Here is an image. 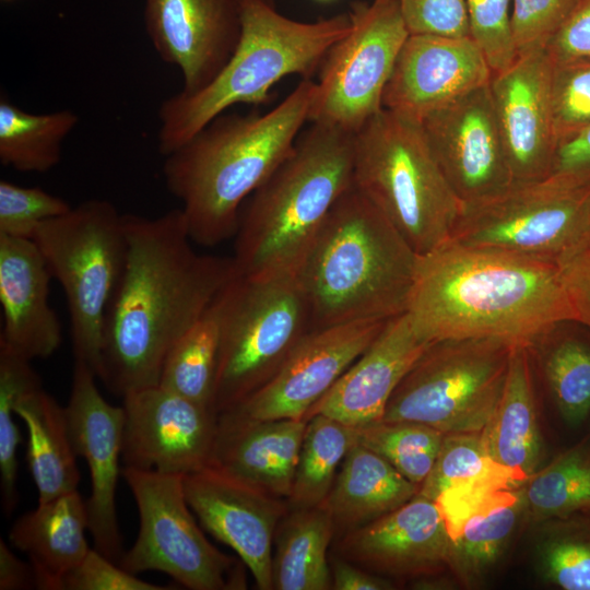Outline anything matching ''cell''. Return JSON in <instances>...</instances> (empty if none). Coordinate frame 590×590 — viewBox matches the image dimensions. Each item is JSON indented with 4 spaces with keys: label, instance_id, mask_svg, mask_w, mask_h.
Instances as JSON below:
<instances>
[{
    "label": "cell",
    "instance_id": "obj_1",
    "mask_svg": "<svg viewBox=\"0 0 590 590\" xmlns=\"http://www.w3.org/2000/svg\"><path fill=\"white\" fill-rule=\"evenodd\" d=\"M127 252L109 304L99 379L117 396L155 386L176 341L238 273L232 258L193 248L180 209L123 214Z\"/></svg>",
    "mask_w": 590,
    "mask_h": 590
},
{
    "label": "cell",
    "instance_id": "obj_2",
    "mask_svg": "<svg viewBox=\"0 0 590 590\" xmlns=\"http://www.w3.org/2000/svg\"><path fill=\"white\" fill-rule=\"evenodd\" d=\"M405 312L432 342L487 338L528 347L577 321L559 264L451 240L418 256Z\"/></svg>",
    "mask_w": 590,
    "mask_h": 590
},
{
    "label": "cell",
    "instance_id": "obj_3",
    "mask_svg": "<svg viewBox=\"0 0 590 590\" xmlns=\"http://www.w3.org/2000/svg\"><path fill=\"white\" fill-rule=\"evenodd\" d=\"M315 88L302 79L268 113H224L165 156L166 187L180 201L194 244L213 247L236 234L244 202L293 150Z\"/></svg>",
    "mask_w": 590,
    "mask_h": 590
},
{
    "label": "cell",
    "instance_id": "obj_4",
    "mask_svg": "<svg viewBox=\"0 0 590 590\" xmlns=\"http://www.w3.org/2000/svg\"><path fill=\"white\" fill-rule=\"evenodd\" d=\"M418 255L353 185L333 205L296 278L311 329L406 311Z\"/></svg>",
    "mask_w": 590,
    "mask_h": 590
},
{
    "label": "cell",
    "instance_id": "obj_5",
    "mask_svg": "<svg viewBox=\"0 0 590 590\" xmlns=\"http://www.w3.org/2000/svg\"><path fill=\"white\" fill-rule=\"evenodd\" d=\"M354 133L311 123L245 201L233 257L251 278L296 275L337 201L353 186Z\"/></svg>",
    "mask_w": 590,
    "mask_h": 590
},
{
    "label": "cell",
    "instance_id": "obj_6",
    "mask_svg": "<svg viewBox=\"0 0 590 590\" xmlns=\"http://www.w3.org/2000/svg\"><path fill=\"white\" fill-rule=\"evenodd\" d=\"M352 28L349 12L314 22L282 14L274 0H241V34L223 69L202 90L158 109V150L166 156L237 104L262 105L283 78L311 79L329 49Z\"/></svg>",
    "mask_w": 590,
    "mask_h": 590
},
{
    "label": "cell",
    "instance_id": "obj_7",
    "mask_svg": "<svg viewBox=\"0 0 590 590\" xmlns=\"http://www.w3.org/2000/svg\"><path fill=\"white\" fill-rule=\"evenodd\" d=\"M353 185L418 256L450 239L462 211L420 122L385 108L354 134Z\"/></svg>",
    "mask_w": 590,
    "mask_h": 590
},
{
    "label": "cell",
    "instance_id": "obj_8",
    "mask_svg": "<svg viewBox=\"0 0 590 590\" xmlns=\"http://www.w3.org/2000/svg\"><path fill=\"white\" fill-rule=\"evenodd\" d=\"M33 240L64 293L74 359L99 378L106 315L126 261L123 214L90 199L43 223Z\"/></svg>",
    "mask_w": 590,
    "mask_h": 590
},
{
    "label": "cell",
    "instance_id": "obj_9",
    "mask_svg": "<svg viewBox=\"0 0 590 590\" xmlns=\"http://www.w3.org/2000/svg\"><path fill=\"white\" fill-rule=\"evenodd\" d=\"M217 299L221 329L213 411L219 416L263 386L311 323L296 275L237 273Z\"/></svg>",
    "mask_w": 590,
    "mask_h": 590
},
{
    "label": "cell",
    "instance_id": "obj_10",
    "mask_svg": "<svg viewBox=\"0 0 590 590\" xmlns=\"http://www.w3.org/2000/svg\"><path fill=\"white\" fill-rule=\"evenodd\" d=\"M590 233V174L551 175L463 205L449 240L562 264Z\"/></svg>",
    "mask_w": 590,
    "mask_h": 590
},
{
    "label": "cell",
    "instance_id": "obj_11",
    "mask_svg": "<svg viewBox=\"0 0 590 590\" xmlns=\"http://www.w3.org/2000/svg\"><path fill=\"white\" fill-rule=\"evenodd\" d=\"M514 346L487 338L435 341L400 381L381 420L444 434L482 432L499 403Z\"/></svg>",
    "mask_w": 590,
    "mask_h": 590
},
{
    "label": "cell",
    "instance_id": "obj_12",
    "mask_svg": "<svg viewBox=\"0 0 590 590\" xmlns=\"http://www.w3.org/2000/svg\"><path fill=\"white\" fill-rule=\"evenodd\" d=\"M140 518L133 545L119 565L131 574L154 570L191 590L245 589L244 563L219 551L192 515L184 474L123 467Z\"/></svg>",
    "mask_w": 590,
    "mask_h": 590
},
{
    "label": "cell",
    "instance_id": "obj_13",
    "mask_svg": "<svg viewBox=\"0 0 590 590\" xmlns=\"http://www.w3.org/2000/svg\"><path fill=\"white\" fill-rule=\"evenodd\" d=\"M351 31L327 52L308 121L356 133L382 107V96L409 35L399 0L353 1Z\"/></svg>",
    "mask_w": 590,
    "mask_h": 590
},
{
    "label": "cell",
    "instance_id": "obj_14",
    "mask_svg": "<svg viewBox=\"0 0 590 590\" xmlns=\"http://www.w3.org/2000/svg\"><path fill=\"white\" fill-rule=\"evenodd\" d=\"M420 125L462 206L496 198L514 186L489 83L432 111Z\"/></svg>",
    "mask_w": 590,
    "mask_h": 590
},
{
    "label": "cell",
    "instance_id": "obj_15",
    "mask_svg": "<svg viewBox=\"0 0 590 590\" xmlns=\"http://www.w3.org/2000/svg\"><path fill=\"white\" fill-rule=\"evenodd\" d=\"M125 467L188 474L212 462L219 416L161 385L123 397Z\"/></svg>",
    "mask_w": 590,
    "mask_h": 590
},
{
    "label": "cell",
    "instance_id": "obj_16",
    "mask_svg": "<svg viewBox=\"0 0 590 590\" xmlns=\"http://www.w3.org/2000/svg\"><path fill=\"white\" fill-rule=\"evenodd\" d=\"M387 321H356L308 331L263 386L223 413L252 420H305Z\"/></svg>",
    "mask_w": 590,
    "mask_h": 590
},
{
    "label": "cell",
    "instance_id": "obj_17",
    "mask_svg": "<svg viewBox=\"0 0 590 590\" xmlns=\"http://www.w3.org/2000/svg\"><path fill=\"white\" fill-rule=\"evenodd\" d=\"M184 487L202 529L238 555L260 590H272V546L287 512L283 498L212 463L186 474Z\"/></svg>",
    "mask_w": 590,
    "mask_h": 590
},
{
    "label": "cell",
    "instance_id": "obj_18",
    "mask_svg": "<svg viewBox=\"0 0 590 590\" xmlns=\"http://www.w3.org/2000/svg\"><path fill=\"white\" fill-rule=\"evenodd\" d=\"M96 378L87 364L74 359L71 392L64 409L73 449L88 468L91 493L86 507L94 548L119 564L125 552L116 489L121 473L125 412L122 406L106 401Z\"/></svg>",
    "mask_w": 590,
    "mask_h": 590
},
{
    "label": "cell",
    "instance_id": "obj_19",
    "mask_svg": "<svg viewBox=\"0 0 590 590\" xmlns=\"http://www.w3.org/2000/svg\"><path fill=\"white\" fill-rule=\"evenodd\" d=\"M333 554L385 578L420 582L453 568L452 541L439 508L420 494L337 536Z\"/></svg>",
    "mask_w": 590,
    "mask_h": 590
},
{
    "label": "cell",
    "instance_id": "obj_20",
    "mask_svg": "<svg viewBox=\"0 0 590 590\" xmlns=\"http://www.w3.org/2000/svg\"><path fill=\"white\" fill-rule=\"evenodd\" d=\"M146 34L160 58L182 75L181 92L205 87L241 34V0H144Z\"/></svg>",
    "mask_w": 590,
    "mask_h": 590
},
{
    "label": "cell",
    "instance_id": "obj_21",
    "mask_svg": "<svg viewBox=\"0 0 590 590\" xmlns=\"http://www.w3.org/2000/svg\"><path fill=\"white\" fill-rule=\"evenodd\" d=\"M493 72L468 37L409 34L382 96V107L420 122L432 111L489 83Z\"/></svg>",
    "mask_w": 590,
    "mask_h": 590
},
{
    "label": "cell",
    "instance_id": "obj_22",
    "mask_svg": "<svg viewBox=\"0 0 590 590\" xmlns=\"http://www.w3.org/2000/svg\"><path fill=\"white\" fill-rule=\"evenodd\" d=\"M551 60L545 50L518 57L493 74L489 90L514 185L550 176L557 142L550 102Z\"/></svg>",
    "mask_w": 590,
    "mask_h": 590
},
{
    "label": "cell",
    "instance_id": "obj_23",
    "mask_svg": "<svg viewBox=\"0 0 590 590\" xmlns=\"http://www.w3.org/2000/svg\"><path fill=\"white\" fill-rule=\"evenodd\" d=\"M432 343L406 312L391 318L306 418L320 413L354 428L380 421L391 394Z\"/></svg>",
    "mask_w": 590,
    "mask_h": 590
},
{
    "label": "cell",
    "instance_id": "obj_24",
    "mask_svg": "<svg viewBox=\"0 0 590 590\" xmlns=\"http://www.w3.org/2000/svg\"><path fill=\"white\" fill-rule=\"evenodd\" d=\"M52 275L33 239L0 235V346L28 359L60 346L61 323L49 303Z\"/></svg>",
    "mask_w": 590,
    "mask_h": 590
},
{
    "label": "cell",
    "instance_id": "obj_25",
    "mask_svg": "<svg viewBox=\"0 0 590 590\" xmlns=\"http://www.w3.org/2000/svg\"><path fill=\"white\" fill-rule=\"evenodd\" d=\"M306 423L222 413L211 463L273 496L288 499Z\"/></svg>",
    "mask_w": 590,
    "mask_h": 590
},
{
    "label": "cell",
    "instance_id": "obj_26",
    "mask_svg": "<svg viewBox=\"0 0 590 590\" xmlns=\"http://www.w3.org/2000/svg\"><path fill=\"white\" fill-rule=\"evenodd\" d=\"M88 514L78 489L57 496L15 520L9 540L26 554L37 589L61 590L62 580L84 558Z\"/></svg>",
    "mask_w": 590,
    "mask_h": 590
},
{
    "label": "cell",
    "instance_id": "obj_27",
    "mask_svg": "<svg viewBox=\"0 0 590 590\" xmlns=\"http://www.w3.org/2000/svg\"><path fill=\"white\" fill-rule=\"evenodd\" d=\"M418 491L420 485L404 477L385 458L356 442L321 506L333 520L337 538L399 508Z\"/></svg>",
    "mask_w": 590,
    "mask_h": 590
},
{
    "label": "cell",
    "instance_id": "obj_28",
    "mask_svg": "<svg viewBox=\"0 0 590 590\" xmlns=\"http://www.w3.org/2000/svg\"><path fill=\"white\" fill-rule=\"evenodd\" d=\"M481 438L496 462L528 477L538 471L541 441L530 350L526 345L512 347L499 403Z\"/></svg>",
    "mask_w": 590,
    "mask_h": 590
},
{
    "label": "cell",
    "instance_id": "obj_29",
    "mask_svg": "<svg viewBox=\"0 0 590 590\" xmlns=\"http://www.w3.org/2000/svg\"><path fill=\"white\" fill-rule=\"evenodd\" d=\"M14 411L27 430L26 460L38 503L76 491L80 472L66 409L39 387L21 397Z\"/></svg>",
    "mask_w": 590,
    "mask_h": 590
},
{
    "label": "cell",
    "instance_id": "obj_30",
    "mask_svg": "<svg viewBox=\"0 0 590 590\" xmlns=\"http://www.w3.org/2000/svg\"><path fill=\"white\" fill-rule=\"evenodd\" d=\"M334 538L333 520L323 506L286 512L274 535L273 589H332L328 550Z\"/></svg>",
    "mask_w": 590,
    "mask_h": 590
},
{
    "label": "cell",
    "instance_id": "obj_31",
    "mask_svg": "<svg viewBox=\"0 0 590 590\" xmlns=\"http://www.w3.org/2000/svg\"><path fill=\"white\" fill-rule=\"evenodd\" d=\"M79 117L69 109L31 114L0 99V162L22 173H45L61 160L62 143Z\"/></svg>",
    "mask_w": 590,
    "mask_h": 590
},
{
    "label": "cell",
    "instance_id": "obj_32",
    "mask_svg": "<svg viewBox=\"0 0 590 590\" xmlns=\"http://www.w3.org/2000/svg\"><path fill=\"white\" fill-rule=\"evenodd\" d=\"M306 423L298 461L288 497L291 508L323 504L338 469L357 442L356 428L331 416L314 414Z\"/></svg>",
    "mask_w": 590,
    "mask_h": 590
},
{
    "label": "cell",
    "instance_id": "obj_33",
    "mask_svg": "<svg viewBox=\"0 0 590 590\" xmlns=\"http://www.w3.org/2000/svg\"><path fill=\"white\" fill-rule=\"evenodd\" d=\"M217 297L172 346L158 382L212 411L221 329Z\"/></svg>",
    "mask_w": 590,
    "mask_h": 590
},
{
    "label": "cell",
    "instance_id": "obj_34",
    "mask_svg": "<svg viewBox=\"0 0 590 590\" xmlns=\"http://www.w3.org/2000/svg\"><path fill=\"white\" fill-rule=\"evenodd\" d=\"M520 492L536 520L590 510V436L535 471Z\"/></svg>",
    "mask_w": 590,
    "mask_h": 590
},
{
    "label": "cell",
    "instance_id": "obj_35",
    "mask_svg": "<svg viewBox=\"0 0 590 590\" xmlns=\"http://www.w3.org/2000/svg\"><path fill=\"white\" fill-rule=\"evenodd\" d=\"M563 324V323H562ZM554 329L539 337L530 347L542 350V369L563 417L581 423L590 413V345Z\"/></svg>",
    "mask_w": 590,
    "mask_h": 590
},
{
    "label": "cell",
    "instance_id": "obj_36",
    "mask_svg": "<svg viewBox=\"0 0 590 590\" xmlns=\"http://www.w3.org/2000/svg\"><path fill=\"white\" fill-rule=\"evenodd\" d=\"M356 430L358 444L385 458L420 487L429 475L446 435L409 421L380 420Z\"/></svg>",
    "mask_w": 590,
    "mask_h": 590
},
{
    "label": "cell",
    "instance_id": "obj_37",
    "mask_svg": "<svg viewBox=\"0 0 590 590\" xmlns=\"http://www.w3.org/2000/svg\"><path fill=\"white\" fill-rule=\"evenodd\" d=\"M39 387L40 378L31 361L0 346V486L5 515L14 510L19 500L16 453L21 434L14 406L21 397Z\"/></svg>",
    "mask_w": 590,
    "mask_h": 590
},
{
    "label": "cell",
    "instance_id": "obj_38",
    "mask_svg": "<svg viewBox=\"0 0 590 590\" xmlns=\"http://www.w3.org/2000/svg\"><path fill=\"white\" fill-rule=\"evenodd\" d=\"M476 479L499 480L518 488L529 477L491 458L481 432L446 434L434 467L418 494L435 500L447 487Z\"/></svg>",
    "mask_w": 590,
    "mask_h": 590
},
{
    "label": "cell",
    "instance_id": "obj_39",
    "mask_svg": "<svg viewBox=\"0 0 590 590\" xmlns=\"http://www.w3.org/2000/svg\"><path fill=\"white\" fill-rule=\"evenodd\" d=\"M550 102L558 148L590 126V57L551 61Z\"/></svg>",
    "mask_w": 590,
    "mask_h": 590
},
{
    "label": "cell",
    "instance_id": "obj_40",
    "mask_svg": "<svg viewBox=\"0 0 590 590\" xmlns=\"http://www.w3.org/2000/svg\"><path fill=\"white\" fill-rule=\"evenodd\" d=\"M522 500L521 492L494 479H476L453 484L435 499L452 542L467 524L488 512Z\"/></svg>",
    "mask_w": 590,
    "mask_h": 590
},
{
    "label": "cell",
    "instance_id": "obj_41",
    "mask_svg": "<svg viewBox=\"0 0 590 590\" xmlns=\"http://www.w3.org/2000/svg\"><path fill=\"white\" fill-rule=\"evenodd\" d=\"M522 503L497 508L470 521L460 538L452 542L453 568L463 577H470L492 564L510 538Z\"/></svg>",
    "mask_w": 590,
    "mask_h": 590
},
{
    "label": "cell",
    "instance_id": "obj_42",
    "mask_svg": "<svg viewBox=\"0 0 590 590\" xmlns=\"http://www.w3.org/2000/svg\"><path fill=\"white\" fill-rule=\"evenodd\" d=\"M72 206L64 199L39 187L0 181V235L33 239L38 227L67 213Z\"/></svg>",
    "mask_w": 590,
    "mask_h": 590
},
{
    "label": "cell",
    "instance_id": "obj_43",
    "mask_svg": "<svg viewBox=\"0 0 590 590\" xmlns=\"http://www.w3.org/2000/svg\"><path fill=\"white\" fill-rule=\"evenodd\" d=\"M578 0H511L510 34L517 58L543 51Z\"/></svg>",
    "mask_w": 590,
    "mask_h": 590
},
{
    "label": "cell",
    "instance_id": "obj_44",
    "mask_svg": "<svg viewBox=\"0 0 590 590\" xmlns=\"http://www.w3.org/2000/svg\"><path fill=\"white\" fill-rule=\"evenodd\" d=\"M511 0H465L470 36L483 51L493 74L516 60L510 34Z\"/></svg>",
    "mask_w": 590,
    "mask_h": 590
},
{
    "label": "cell",
    "instance_id": "obj_45",
    "mask_svg": "<svg viewBox=\"0 0 590 590\" xmlns=\"http://www.w3.org/2000/svg\"><path fill=\"white\" fill-rule=\"evenodd\" d=\"M546 578L564 590H590V531H565L543 552Z\"/></svg>",
    "mask_w": 590,
    "mask_h": 590
},
{
    "label": "cell",
    "instance_id": "obj_46",
    "mask_svg": "<svg viewBox=\"0 0 590 590\" xmlns=\"http://www.w3.org/2000/svg\"><path fill=\"white\" fill-rule=\"evenodd\" d=\"M409 34L470 36L465 0H399Z\"/></svg>",
    "mask_w": 590,
    "mask_h": 590
},
{
    "label": "cell",
    "instance_id": "obj_47",
    "mask_svg": "<svg viewBox=\"0 0 590 590\" xmlns=\"http://www.w3.org/2000/svg\"><path fill=\"white\" fill-rule=\"evenodd\" d=\"M164 587L138 578L118 563L90 548L80 564L62 580L61 590H166Z\"/></svg>",
    "mask_w": 590,
    "mask_h": 590
},
{
    "label": "cell",
    "instance_id": "obj_48",
    "mask_svg": "<svg viewBox=\"0 0 590 590\" xmlns=\"http://www.w3.org/2000/svg\"><path fill=\"white\" fill-rule=\"evenodd\" d=\"M551 61L590 57V0H578L562 28L545 48Z\"/></svg>",
    "mask_w": 590,
    "mask_h": 590
},
{
    "label": "cell",
    "instance_id": "obj_49",
    "mask_svg": "<svg viewBox=\"0 0 590 590\" xmlns=\"http://www.w3.org/2000/svg\"><path fill=\"white\" fill-rule=\"evenodd\" d=\"M577 322L590 328V244L560 264Z\"/></svg>",
    "mask_w": 590,
    "mask_h": 590
},
{
    "label": "cell",
    "instance_id": "obj_50",
    "mask_svg": "<svg viewBox=\"0 0 590 590\" xmlns=\"http://www.w3.org/2000/svg\"><path fill=\"white\" fill-rule=\"evenodd\" d=\"M333 590H387L392 582L335 554L330 560Z\"/></svg>",
    "mask_w": 590,
    "mask_h": 590
},
{
    "label": "cell",
    "instance_id": "obj_51",
    "mask_svg": "<svg viewBox=\"0 0 590 590\" xmlns=\"http://www.w3.org/2000/svg\"><path fill=\"white\" fill-rule=\"evenodd\" d=\"M565 174H590V126L557 148L550 176Z\"/></svg>",
    "mask_w": 590,
    "mask_h": 590
},
{
    "label": "cell",
    "instance_id": "obj_52",
    "mask_svg": "<svg viewBox=\"0 0 590 590\" xmlns=\"http://www.w3.org/2000/svg\"><path fill=\"white\" fill-rule=\"evenodd\" d=\"M37 588L36 575L30 564L21 560L3 542L0 541V589L20 590Z\"/></svg>",
    "mask_w": 590,
    "mask_h": 590
},
{
    "label": "cell",
    "instance_id": "obj_53",
    "mask_svg": "<svg viewBox=\"0 0 590 590\" xmlns=\"http://www.w3.org/2000/svg\"><path fill=\"white\" fill-rule=\"evenodd\" d=\"M374 2H377V3H382V2H386V1H389V0H373Z\"/></svg>",
    "mask_w": 590,
    "mask_h": 590
},
{
    "label": "cell",
    "instance_id": "obj_54",
    "mask_svg": "<svg viewBox=\"0 0 590 590\" xmlns=\"http://www.w3.org/2000/svg\"><path fill=\"white\" fill-rule=\"evenodd\" d=\"M319 2H329V1H332V0H317Z\"/></svg>",
    "mask_w": 590,
    "mask_h": 590
},
{
    "label": "cell",
    "instance_id": "obj_55",
    "mask_svg": "<svg viewBox=\"0 0 590 590\" xmlns=\"http://www.w3.org/2000/svg\"><path fill=\"white\" fill-rule=\"evenodd\" d=\"M588 516H590V510L585 511Z\"/></svg>",
    "mask_w": 590,
    "mask_h": 590
},
{
    "label": "cell",
    "instance_id": "obj_56",
    "mask_svg": "<svg viewBox=\"0 0 590 590\" xmlns=\"http://www.w3.org/2000/svg\"><path fill=\"white\" fill-rule=\"evenodd\" d=\"M588 243L590 244V233H589V240H588Z\"/></svg>",
    "mask_w": 590,
    "mask_h": 590
},
{
    "label": "cell",
    "instance_id": "obj_57",
    "mask_svg": "<svg viewBox=\"0 0 590 590\" xmlns=\"http://www.w3.org/2000/svg\"><path fill=\"white\" fill-rule=\"evenodd\" d=\"M4 1H11V0H4Z\"/></svg>",
    "mask_w": 590,
    "mask_h": 590
}]
</instances>
